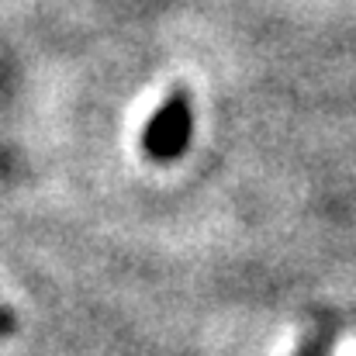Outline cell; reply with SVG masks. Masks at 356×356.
Wrapping results in <instances>:
<instances>
[{
	"label": "cell",
	"mask_w": 356,
	"mask_h": 356,
	"mask_svg": "<svg viewBox=\"0 0 356 356\" xmlns=\"http://www.w3.org/2000/svg\"><path fill=\"white\" fill-rule=\"evenodd\" d=\"M187 138H191V108L177 94L173 101H166L156 111V118L149 121L142 145L152 159H177L187 149Z\"/></svg>",
	"instance_id": "1"
},
{
	"label": "cell",
	"mask_w": 356,
	"mask_h": 356,
	"mask_svg": "<svg viewBox=\"0 0 356 356\" xmlns=\"http://www.w3.org/2000/svg\"><path fill=\"white\" fill-rule=\"evenodd\" d=\"M305 356H315V353H305Z\"/></svg>",
	"instance_id": "2"
}]
</instances>
